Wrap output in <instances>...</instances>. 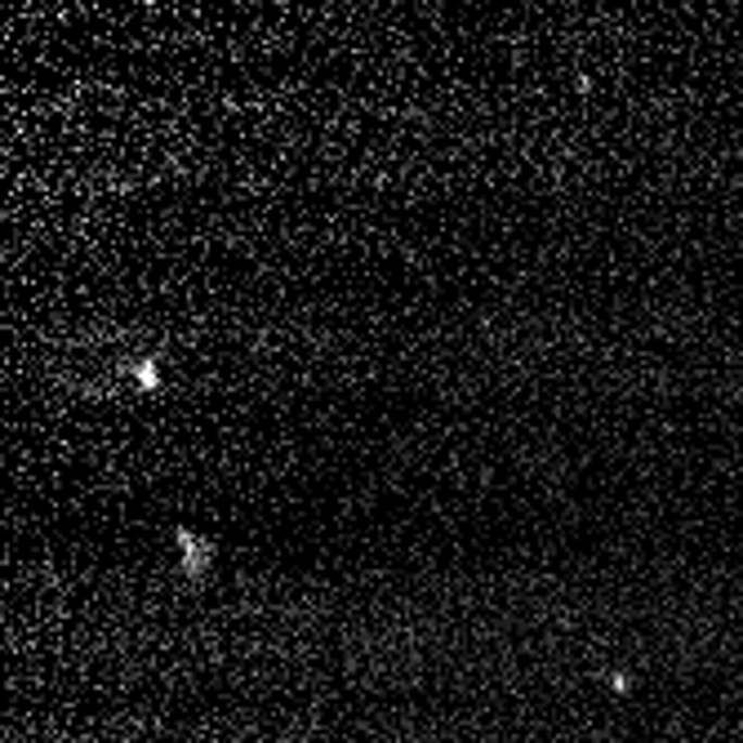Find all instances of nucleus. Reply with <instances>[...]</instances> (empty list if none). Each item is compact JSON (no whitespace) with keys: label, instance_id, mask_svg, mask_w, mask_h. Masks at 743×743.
<instances>
[]
</instances>
